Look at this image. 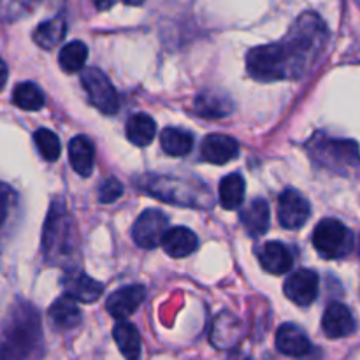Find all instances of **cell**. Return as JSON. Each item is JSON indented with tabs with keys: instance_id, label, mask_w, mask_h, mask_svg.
I'll use <instances>...</instances> for the list:
<instances>
[{
	"instance_id": "1",
	"label": "cell",
	"mask_w": 360,
	"mask_h": 360,
	"mask_svg": "<svg viewBox=\"0 0 360 360\" xmlns=\"http://www.w3.org/2000/svg\"><path fill=\"white\" fill-rule=\"evenodd\" d=\"M329 28L313 11L302 13L283 41L257 46L246 55V70L262 83L302 79L319 63L329 44Z\"/></svg>"
},
{
	"instance_id": "2",
	"label": "cell",
	"mask_w": 360,
	"mask_h": 360,
	"mask_svg": "<svg viewBox=\"0 0 360 360\" xmlns=\"http://www.w3.org/2000/svg\"><path fill=\"white\" fill-rule=\"evenodd\" d=\"M42 355L41 319L30 304H18L0 327V360H39Z\"/></svg>"
},
{
	"instance_id": "3",
	"label": "cell",
	"mask_w": 360,
	"mask_h": 360,
	"mask_svg": "<svg viewBox=\"0 0 360 360\" xmlns=\"http://www.w3.org/2000/svg\"><path fill=\"white\" fill-rule=\"evenodd\" d=\"M42 253L48 264L72 269L79 260V234L62 199L53 200L42 229Z\"/></svg>"
},
{
	"instance_id": "4",
	"label": "cell",
	"mask_w": 360,
	"mask_h": 360,
	"mask_svg": "<svg viewBox=\"0 0 360 360\" xmlns=\"http://www.w3.org/2000/svg\"><path fill=\"white\" fill-rule=\"evenodd\" d=\"M134 185L148 195L183 207L210 210L213 206L210 186L197 178H179L172 174H143L134 179Z\"/></svg>"
},
{
	"instance_id": "5",
	"label": "cell",
	"mask_w": 360,
	"mask_h": 360,
	"mask_svg": "<svg viewBox=\"0 0 360 360\" xmlns=\"http://www.w3.org/2000/svg\"><path fill=\"white\" fill-rule=\"evenodd\" d=\"M313 160L329 171L347 172L360 164L359 144L352 139H338L326 134H315L308 143Z\"/></svg>"
},
{
	"instance_id": "6",
	"label": "cell",
	"mask_w": 360,
	"mask_h": 360,
	"mask_svg": "<svg viewBox=\"0 0 360 360\" xmlns=\"http://www.w3.org/2000/svg\"><path fill=\"white\" fill-rule=\"evenodd\" d=\"M354 243L350 229L336 218H326L313 231V246L323 259L338 260L350 255Z\"/></svg>"
},
{
	"instance_id": "7",
	"label": "cell",
	"mask_w": 360,
	"mask_h": 360,
	"mask_svg": "<svg viewBox=\"0 0 360 360\" xmlns=\"http://www.w3.org/2000/svg\"><path fill=\"white\" fill-rule=\"evenodd\" d=\"M81 84L90 98L91 105L105 115H115L120 109V98L116 88L109 77L97 67H84L81 70Z\"/></svg>"
},
{
	"instance_id": "8",
	"label": "cell",
	"mask_w": 360,
	"mask_h": 360,
	"mask_svg": "<svg viewBox=\"0 0 360 360\" xmlns=\"http://www.w3.org/2000/svg\"><path fill=\"white\" fill-rule=\"evenodd\" d=\"M169 220L164 211L146 210L137 217L132 225V239L137 246L144 250H151L160 245L165 231H167Z\"/></svg>"
},
{
	"instance_id": "9",
	"label": "cell",
	"mask_w": 360,
	"mask_h": 360,
	"mask_svg": "<svg viewBox=\"0 0 360 360\" xmlns=\"http://www.w3.org/2000/svg\"><path fill=\"white\" fill-rule=\"evenodd\" d=\"M311 214L308 199L294 188L285 190L278 199V220L283 229H301Z\"/></svg>"
},
{
	"instance_id": "10",
	"label": "cell",
	"mask_w": 360,
	"mask_h": 360,
	"mask_svg": "<svg viewBox=\"0 0 360 360\" xmlns=\"http://www.w3.org/2000/svg\"><path fill=\"white\" fill-rule=\"evenodd\" d=\"M319 285L320 280L315 271L299 269L285 280L283 290L294 304L306 308V306H311L319 297Z\"/></svg>"
},
{
	"instance_id": "11",
	"label": "cell",
	"mask_w": 360,
	"mask_h": 360,
	"mask_svg": "<svg viewBox=\"0 0 360 360\" xmlns=\"http://www.w3.org/2000/svg\"><path fill=\"white\" fill-rule=\"evenodd\" d=\"M245 338V323L231 311L218 313L211 326V345L218 350H231Z\"/></svg>"
},
{
	"instance_id": "12",
	"label": "cell",
	"mask_w": 360,
	"mask_h": 360,
	"mask_svg": "<svg viewBox=\"0 0 360 360\" xmlns=\"http://www.w3.org/2000/svg\"><path fill=\"white\" fill-rule=\"evenodd\" d=\"M62 287L65 290V295L77 302H84V304H91L104 294V285L101 281L94 280L76 267L67 271L62 280Z\"/></svg>"
},
{
	"instance_id": "13",
	"label": "cell",
	"mask_w": 360,
	"mask_h": 360,
	"mask_svg": "<svg viewBox=\"0 0 360 360\" xmlns=\"http://www.w3.org/2000/svg\"><path fill=\"white\" fill-rule=\"evenodd\" d=\"M322 329L329 340L348 338L357 329V320L348 306L343 302H330L322 319Z\"/></svg>"
},
{
	"instance_id": "14",
	"label": "cell",
	"mask_w": 360,
	"mask_h": 360,
	"mask_svg": "<svg viewBox=\"0 0 360 360\" xmlns=\"http://www.w3.org/2000/svg\"><path fill=\"white\" fill-rule=\"evenodd\" d=\"M146 297V288L143 285H129L112 292L105 301V309L116 320H125L132 315Z\"/></svg>"
},
{
	"instance_id": "15",
	"label": "cell",
	"mask_w": 360,
	"mask_h": 360,
	"mask_svg": "<svg viewBox=\"0 0 360 360\" xmlns=\"http://www.w3.org/2000/svg\"><path fill=\"white\" fill-rule=\"evenodd\" d=\"M239 155V144L234 137L227 134H210L204 137L200 144V157L202 160L213 165H224L234 160Z\"/></svg>"
},
{
	"instance_id": "16",
	"label": "cell",
	"mask_w": 360,
	"mask_h": 360,
	"mask_svg": "<svg viewBox=\"0 0 360 360\" xmlns=\"http://www.w3.org/2000/svg\"><path fill=\"white\" fill-rule=\"evenodd\" d=\"M193 109L202 118L220 120L234 111V102H232V98L224 90L207 88V90L200 91L197 95L195 102H193Z\"/></svg>"
},
{
	"instance_id": "17",
	"label": "cell",
	"mask_w": 360,
	"mask_h": 360,
	"mask_svg": "<svg viewBox=\"0 0 360 360\" xmlns=\"http://www.w3.org/2000/svg\"><path fill=\"white\" fill-rule=\"evenodd\" d=\"M276 348L288 357L302 359L311 354L313 347L308 336L295 323H283L276 333Z\"/></svg>"
},
{
	"instance_id": "18",
	"label": "cell",
	"mask_w": 360,
	"mask_h": 360,
	"mask_svg": "<svg viewBox=\"0 0 360 360\" xmlns=\"http://www.w3.org/2000/svg\"><path fill=\"white\" fill-rule=\"evenodd\" d=\"M259 260L264 271H267L269 274H274V276L287 274L292 269V266H294V257H292L290 250L283 243L278 241L266 243L259 250Z\"/></svg>"
},
{
	"instance_id": "19",
	"label": "cell",
	"mask_w": 360,
	"mask_h": 360,
	"mask_svg": "<svg viewBox=\"0 0 360 360\" xmlns=\"http://www.w3.org/2000/svg\"><path fill=\"white\" fill-rule=\"evenodd\" d=\"M160 245L169 257L185 259L195 252L197 246H199V239H197L195 232H192L190 229L172 227L165 231Z\"/></svg>"
},
{
	"instance_id": "20",
	"label": "cell",
	"mask_w": 360,
	"mask_h": 360,
	"mask_svg": "<svg viewBox=\"0 0 360 360\" xmlns=\"http://www.w3.org/2000/svg\"><path fill=\"white\" fill-rule=\"evenodd\" d=\"M241 224L245 231L248 232L252 238H260L269 231V221H271V211L269 204L266 199H255L243 207L241 214Z\"/></svg>"
},
{
	"instance_id": "21",
	"label": "cell",
	"mask_w": 360,
	"mask_h": 360,
	"mask_svg": "<svg viewBox=\"0 0 360 360\" xmlns=\"http://www.w3.org/2000/svg\"><path fill=\"white\" fill-rule=\"evenodd\" d=\"M49 322L55 329L58 330H70L76 329L81 323V309L77 306V301H74L69 295H62L56 299L48 309Z\"/></svg>"
},
{
	"instance_id": "22",
	"label": "cell",
	"mask_w": 360,
	"mask_h": 360,
	"mask_svg": "<svg viewBox=\"0 0 360 360\" xmlns=\"http://www.w3.org/2000/svg\"><path fill=\"white\" fill-rule=\"evenodd\" d=\"M69 160L74 171L83 178H88L94 171L95 148L91 141L84 136H76L69 143Z\"/></svg>"
},
{
	"instance_id": "23",
	"label": "cell",
	"mask_w": 360,
	"mask_h": 360,
	"mask_svg": "<svg viewBox=\"0 0 360 360\" xmlns=\"http://www.w3.org/2000/svg\"><path fill=\"white\" fill-rule=\"evenodd\" d=\"M112 338L127 360H139L141 357V334L136 326L127 320H118V323L112 329Z\"/></svg>"
},
{
	"instance_id": "24",
	"label": "cell",
	"mask_w": 360,
	"mask_h": 360,
	"mask_svg": "<svg viewBox=\"0 0 360 360\" xmlns=\"http://www.w3.org/2000/svg\"><path fill=\"white\" fill-rule=\"evenodd\" d=\"M125 132L132 144H136V146H148L155 139L157 125H155L151 116L144 115V112H137V115H132L129 118Z\"/></svg>"
},
{
	"instance_id": "25",
	"label": "cell",
	"mask_w": 360,
	"mask_h": 360,
	"mask_svg": "<svg viewBox=\"0 0 360 360\" xmlns=\"http://www.w3.org/2000/svg\"><path fill=\"white\" fill-rule=\"evenodd\" d=\"M218 193H220V204L224 210L234 211L241 207L243 200H245V179H243V176L238 172L225 176L220 181Z\"/></svg>"
},
{
	"instance_id": "26",
	"label": "cell",
	"mask_w": 360,
	"mask_h": 360,
	"mask_svg": "<svg viewBox=\"0 0 360 360\" xmlns=\"http://www.w3.org/2000/svg\"><path fill=\"white\" fill-rule=\"evenodd\" d=\"M67 34V23L62 16L44 21L34 30V42L42 49H53L56 44L62 42Z\"/></svg>"
},
{
	"instance_id": "27",
	"label": "cell",
	"mask_w": 360,
	"mask_h": 360,
	"mask_svg": "<svg viewBox=\"0 0 360 360\" xmlns=\"http://www.w3.org/2000/svg\"><path fill=\"white\" fill-rule=\"evenodd\" d=\"M162 150L171 157H185L193 148V136L186 130L169 127L160 136Z\"/></svg>"
},
{
	"instance_id": "28",
	"label": "cell",
	"mask_w": 360,
	"mask_h": 360,
	"mask_svg": "<svg viewBox=\"0 0 360 360\" xmlns=\"http://www.w3.org/2000/svg\"><path fill=\"white\" fill-rule=\"evenodd\" d=\"M13 102L23 111H39L44 105V94L32 81H25L14 86Z\"/></svg>"
},
{
	"instance_id": "29",
	"label": "cell",
	"mask_w": 360,
	"mask_h": 360,
	"mask_svg": "<svg viewBox=\"0 0 360 360\" xmlns=\"http://www.w3.org/2000/svg\"><path fill=\"white\" fill-rule=\"evenodd\" d=\"M88 58V48L84 42L72 41L62 48L58 55V63L63 72H79L84 69Z\"/></svg>"
},
{
	"instance_id": "30",
	"label": "cell",
	"mask_w": 360,
	"mask_h": 360,
	"mask_svg": "<svg viewBox=\"0 0 360 360\" xmlns=\"http://www.w3.org/2000/svg\"><path fill=\"white\" fill-rule=\"evenodd\" d=\"M46 0H0V20L16 21L27 16ZM53 2V0H49Z\"/></svg>"
},
{
	"instance_id": "31",
	"label": "cell",
	"mask_w": 360,
	"mask_h": 360,
	"mask_svg": "<svg viewBox=\"0 0 360 360\" xmlns=\"http://www.w3.org/2000/svg\"><path fill=\"white\" fill-rule=\"evenodd\" d=\"M35 146H37L39 153L42 155V158L48 162L58 160L60 151H62V144H60L58 136L55 132L48 129H39L34 134Z\"/></svg>"
},
{
	"instance_id": "32",
	"label": "cell",
	"mask_w": 360,
	"mask_h": 360,
	"mask_svg": "<svg viewBox=\"0 0 360 360\" xmlns=\"http://www.w3.org/2000/svg\"><path fill=\"white\" fill-rule=\"evenodd\" d=\"M123 195V185L116 178H108L98 188V200L102 204L116 202Z\"/></svg>"
},
{
	"instance_id": "33",
	"label": "cell",
	"mask_w": 360,
	"mask_h": 360,
	"mask_svg": "<svg viewBox=\"0 0 360 360\" xmlns=\"http://www.w3.org/2000/svg\"><path fill=\"white\" fill-rule=\"evenodd\" d=\"M13 200H14L13 190H11L7 185H4V183H0V229H2L4 225H6V221L9 220Z\"/></svg>"
},
{
	"instance_id": "34",
	"label": "cell",
	"mask_w": 360,
	"mask_h": 360,
	"mask_svg": "<svg viewBox=\"0 0 360 360\" xmlns=\"http://www.w3.org/2000/svg\"><path fill=\"white\" fill-rule=\"evenodd\" d=\"M90 2L94 4L98 11H108V9H111V7L115 6L118 0H90Z\"/></svg>"
},
{
	"instance_id": "35",
	"label": "cell",
	"mask_w": 360,
	"mask_h": 360,
	"mask_svg": "<svg viewBox=\"0 0 360 360\" xmlns=\"http://www.w3.org/2000/svg\"><path fill=\"white\" fill-rule=\"evenodd\" d=\"M7 76H9V70H7L6 62H4V60L0 58V90H2V88L6 86Z\"/></svg>"
},
{
	"instance_id": "36",
	"label": "cell",
	"mask_w": 360,
	"mask_h": 360,
	"mask_svg": "<svg viewBox=\"0 0 360 360\" xmlns=\"http://www.w3.org/2000/svg\"><path fill=\"white\" fill-rule=\"evenodd\" d=\"M123 2H125L127 6H143L146 0H123Z\"/></svg>"
},
{
	"instance_id": "37",
	"label": "cell",
	"mask_w": 360,
	"mask_h": 360,
	"mask_svg": "<svg viewBox=\"0 0 360 360\" xmlns=\"http://www.w3.org/2000/svg\"><path fill=\"white\" fill-rule=\"evenodd\" d=\"M359 253H360V238H359Z\"/></svg>"
},
{
	"instance_id": "38",
	"label": "cell",
	"mask_w": 360,
	"mask_h": 360,
	"mask_svg": "<svg viewBox=\"0 0 360 360\" xmlns=\"http://www.w3.org/2000/svg\"><path fill=\"white\" fill-rule=\"evenodd\" d=\"M357 4H359V6H360V0H357Z\"/></svg>"
}]
</instances>
